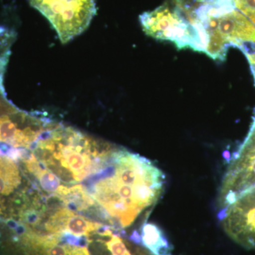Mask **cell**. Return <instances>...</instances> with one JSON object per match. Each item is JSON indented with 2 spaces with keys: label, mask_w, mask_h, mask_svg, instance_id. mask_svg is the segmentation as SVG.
<instances>
[{
  "label": "cell",
  "mask_w": 255,
  "mask_h": 255,
  "mask_svg": "<svg viewBox=\"0 0 255 255\" xmlns=\"http://www.w3.org/2000/svg\"><path fill=\"white\" fill-rule=\"evenodd\" d=\"M141 243L154 255H169V246L163 233L152 223H145L141 229Z\"/></svg>",
  "instance_id": "7"
},
{
  "label": "cell",
  "mask_w": 255,
  "mask_h": 255,
  "mask_svg": "<svg viewBox=\"0 0 255 255\" xmlns=\"http://www.w3.org/2000/svg\"><path fill=\"white\" fill-rule=\"evenodd\" d=\"M28 2L48 19L63 43L83 33L97 12L96 0H28Z\"/></svg>",
  "instance_id": "5"
},
{
  "label": "cell",
  "mask_w": 255,
  "mask_h": 255,
  "mask_svg": "<svg viewBox=\"0 0 255 255\" xmlns=\"http://www.w3.org/2000/svg\"><path fill=\"white\" fill-rule=\"evenodd\" d=\"M71 255H90L88 250L85 247H73Z\"/></svg>",
  "instance_id": "12"
},
{
  "label": "cell",
  "mask_w": 255,
  "mask_h": 255,
  "mask_svg": "<svg viewBox=\"0 0 255 255\" xmlns=\"http://www.w3.org/2000/svg\"><path fill=\"white\" fill-rule=\"evenodd\" d=\"M15 40V33L11 30L0 26V90L3 87V77L8 60L11 47Z\"/></svg>",
  "instance_id": "9"
},
{
  "label": "cell",
  "mask_w": 255,
  "mask_h": 255,
  "mask_svg": "<svg viewBox=\"0 0 255 255\" xmlns=\"http://www.w3.org/2000/svg\"><path fill=\"white\" fill-rule=\"evenodd\" d=\"M196 13L207 34L205 53L213 59H226L230 46L255 43V25L236 9L233 0L199 3Z\"/></svg>",
  "instance_id": "4"
},
{
  "label": "cell",
  "mask_w": 255,
  "mask_h": 255,
  "mask_svg": "<svg viewBox=\"0 0 255 255\" xmlns=\"http://www.w3.org/2000/svg\"><path fill=\"white\" fill-rule=\"evenodd\" d=\"M105 246L112 255H131L123 240L117 235L105 241Z\"/></svg>",
  "instance_id": "11"
},
{
  "label": "cell",
  "mask_w": 255,
  "mask_h": 255,
  "mask_svg": "<svg viewBox=\"0 0 255 255\" xmlns=\"http://www.w3.org/2000/svg\"><path fill=\"white\" fill-rule=\"evenodd\" d=\"M196 2L201 3V4H203V3L209 2V1H213V0H194Z\"/></svg>",
  "instance_id": "13"
},
{
  "label": "cell",
  "mask_w": 255,
  "mask_h": 255,
  "mask_svg": "<svg viewBox=\"0 0 255 255\" xmlns=\"http://www.w3.org/2000/svg\"><path fill=\"white\" fill-rule=\"evenodd\" d=\"M39 181L40 186L48 194H55L60 187V180L53 172L42 166L41 169L33 174Z\"/></svg>",
  "instance_id": "10"
},
{
  "label": "cell",
  "mask_w": 255,
  "mask_h": 255,
  "mask_svg": "<svg viewBox=\"0 0 255 255\" xmlns=\"http://www.w3.org/2000/svg\"><path fill=\"white\" fill-rule=\"evenodd\" d=\"M110 145L72 128L52 124L31 152L44 168L72 184L91 174L99 156Z\"/></svg>",
  "instance_id": "2"
},
{
  "label": "cell",
  "mask_w": 255,
  "mask_h": 255,
  "mask_svg": "<svg viewBox=\"0 0 255 255\" xmlns=\"http://www.w3.org/2000/svg\"><path fill=\"white\" fill-rule=\"evenodd\" d=\"M103 225L100 223L92 222L86 218L72 212L65 223V232H68L76 236H92Z\"/></svg>",
  "instance_id": "8"
},
{
  "label": "cell",
  "mask_w": 255,
  "mask_h": 255,
  "mask_svg": "<svg viewBox=\"0 0 255 255\" xmlns=\"http://www.w3.org/2000/svg\"><path fill=\"white\" fill-rule=\"evenodd\" d=\"M198 5L194 0H167L140 15L142 29L155 39L172 42L178 49L205 53L208 37L196 14Z\"/></svg>",
  "instance_id": "3"
},
{
  "label": "cell",
  "mask_w": 255,
  "mask_h": 255,
  "mask_svg": "<svg viewBox=\"0 0 255 255\" xmlns=\"http://www.w3.org/2000/svg\"><path fill=\"white\" fill-rule=\"evenodd\" d=\"M219 217L230 238L247 249L255 250V186L220 211Z\"/></svg>",
  "instance_id": "6"
},
{
  "label": "cell",
  "mask_w": 255,
  "mask_h": 255,
  "mask_svg": "<svg viewBox=\"0 0 255 255\" xmlns=\"http://www.w3.org/2000/svg\"><path fill=\"white\" fill-rule=\"evenodd\" d=\"M164 179L149 159L112 146L85 178L83 189L100 204L112 228L119 231L155 205Z\"/></svg>",
  "instance_id": "1"
}]
</instances>
